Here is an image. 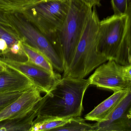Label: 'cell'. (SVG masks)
<instances>
[{
    "label": "cell",
    "instance_id": "1",
    "mask_svg": "<svg viewBox=\"0 0 131 131\" xmlns=\"http://www.w3.org/2000/svg\"><path fill=\"white\" fill-rule=\"evenodd\" d=\"M90 85L88 79L62 77L42 97L37 115L61 118L81 117L85 93Z\"/></svg>",
    "mask_w": 131,
    "mask_h": 131
},
{
    "label": "cell",
    "instance_id": "2",
    "mask_svg": "<svg viewBox=\"0 0 131 131\" xmlns=\"http://www.w3.org/2000/svg\"><path fill=\"white\" fill-rule=\"evenodd\" d=\"M89 14L69 66L63 77L82 79L107 61L97 50L100 20L95 7Z\"/></svg>",
    "mask_w": 131,
    "mask_h": 131
},
{
    "label": "cell",
    "instance_id": "3",
    "mask_svg": "<svg viewBox=\"0 0 131 131\" xmlns=\"http://www.w3.org/2000/svg\"><path fill=\"white\" fill-rule=\"evenodd\" d=\"M92 9L80 0H71L65 21L51 41L63 59L64 71L73 58Z\"/></svg>",
    "mask_w": 131,
    "mask_h": 131
},
{
    "label": "cell",
    "instance_id": "4",
    "mask_svg": "<svg viewBox=\"0 0 131 131\" xmlns=\"http://www.w3.org/2000/svg\"><path fill=\"white\" fill-rule=\"evenodd\" d=\"M71 2L46 0L34 5L21 14L51 41L64 22Z\"/></svg>",
    "mask_w": 131,
    "mask_h": 131
},
{
    "label": "cell",
    "instance_id": "5",
    "mask_svg": "<svg viewBox=\"0 0 131 131\" xmlns=\"http://www.w3.org/2000/svg\"><path fill=\"white\" fill-rule=\"evenodd\" d=\"M5 15L9 24L17 32L23 41L45 55L54 68L64 72L63 59L47 37L20 13H5Z\"/></svg>",
    "mask_w": 131,
    "mask_h": 131
},
{
    "label": "cell",
    "instance_id": "6",
    "mask_svg": "<svg viewBox=\"0 0 131 131\" xmlns=\"http://www.w3.org/2000/svg\"><path fill=\"white\" fill-rule=\"evenodd\" d=\"M127 14H114L100 21L98 41L99 53L107 61H116L127 29Z\"/></svg>",
    "mask_w": 131,
    "mask_h": 131
},
{
    "label": "cell",
    "instance_id": "7",
    "mask_svg": "<svg viewBox=\"0 0 131 131\" xmlns=\"http://www.w3.org/2000/svg\"><path fill=\"white\" fill-rule=\"evenodd\" d=\"M88 79L90 85L114 92L131 90V82L125 76L124 66L114 60L101 65Z\"/></svg>",
    "mask_w": 131,
    "mask_h": 131
},
{
    "label": "cell",
    "instance_id": "8",
    "mask_svg": "<svg viewBox=\"0 0 131 131\" xmlns=\"http://www.w3.org/2000/svg\"><path fill=\"white\" fill-rule=\"evenodd\" d=\"M0 61L7 67L24 74L30 78L41 92H49L62 78L60 74L51 72L30 62H20L0 57Z\"/></svg>",
    "mask_w": 131,
    "mask_h": 131
},
{
    "label": "cell",
    "instance_id": "9",
    "mask_svg": "<svg viewBox=\"0 0 131 131\" xmlns=\"http://www.w3.org/2000/svg\"><path fill=\"white\" fill-rule=\"evenodd\" d=\"M41 92L35 86L23 92L16 100L0 111V122L25 114L32 110L42 99Z\"/></svg>",
    "mask_w": 131,
    "mask_h": 131
},
{
    "label": "cell",
    "instance_id": "10",
    "mask_svg": "<svg viewBox=\"0 0 131 131\" xmlns=\"http://www.w3.org/2000/svg\"><path fill=\"white\" fill-rule=\"evenodd\" d=\"M30 78L10 68L0 71V94L24 91L35 87Z\"/></svg>",
    "mask_w": 131,
    "mask_h": 131
},
{
    "label": "cell",
    "instance_id": "11",
    "mask_svg": "<svg viewBox=\"0 0 131 131\" xmlns=\"http://www.w3.org/2000/svg\"><path fill=\"white\" fill-rule=\"evenodd\" d=\"M128 91L115 92L111 96L103 101L85 115V119L86 120L96 122H101L105 120Z\"/></svg>",
    "mask_w": 131,
    "mask_h": 131
},
{
    "label": "cell",
    "instance_id": "12",
    "mask_svg": "<svg viewBox=\"0 0 131 131\" xmlns=\"http://www.w3.org/2000/svg\"><path fill=\"white\" fill-rule=\"evenodd\" d=\"M40 101L28 113L0 122V131H29L37 117Z\"/></svg>",
    "mask_w": 131,
    "mask_h": 131
},
{
    "label": "cell",
    "instance_id": "13",
    "mask_svg": "<svg viewBox=\"0 0 131 131\" xmlns=\"http://www.w3.org/2000/svg\"><path fill=\"white\" fill-rule=\"evenodd\" d=\"M72 118L37 115L33 122L29 131H52L64 125Z\"/></svg>",
    "mask_w": 131,
    "mask_h": 131
},
{
    "label": "cell",
    "instance_id": "14",
    "mask_svg": "<svg viewBox=\"0 0 131 131\" xmlns=\"http://www.w3.org/2000/svg\"><path fill=\"white\" fill-rule=\"evenodd\" d=\"M22 44L28 61L48 71L54 72L53 65L45 55L39 50L30 46L23 40Z\"/></svg>",
    "mask_w": 131,
    "mask_h": 131
},
{
    "label": "cell",
    "instance_id": "15",
    "mask_svg": "<svg viewBox=\"0 0 131 131\" xmlns=\"http://www.w3.org/2000/svg\"><path fill=\"white\" fill-rule=\"evenodd\" d=\"M127 14L128 21L127 33L115 61L123 66L131 64V7Z\"/></svg>",
    "mask_w": 131,
    "mask_h": 131
},
{
    "label": "cell",
    "instance_id": "16",
    "mask_svg": "<svg viewBox=\"0 0 131 131\" xmlns=\"http://www.w3.org/2000/svg\"><path fill=\"white\" fill-rule=\"evenodd\" d=\"M46 0H0V11L5 13H22L34 5Z\"/></svg>",
    "mask_w": 131,
    "mask_h": 131
},
{
    "label": "cell",
    "instance_id": "17",
    "mask_svg": "<svg viewBox=\"0 0 131 131\" xmlns=\"http://www.w3.org/2000/svg\"><path fill=\"white\" fill-rule=\"evenodd\" d=\"M93 127L94 131H131V115L128 114L107 124L97 122Z\"/></svg>",
    "mask_w": 131,
    "mask_h": 131
},
{
    "label": "cell",
    "instance_id": "18",
    "mask_svg": "<svg viewBox=\"0 0 131 131\" xmlns=\"http://www.w3.org/2000/svg\"><path fill=\"white\" fill-rule=\"evenodd\" d=\"M131 107V90L122 98L105 120L99 122L101 124L110 123L129 114Z\"/></svg>",
    "mask_w": 131,
    "mask_h": 131
},
{
    "label": "cell",
    "instance_id": "19",
    "mask_svg": "<svg viewBox=\"0 0 131 131\" xmlns=\"http://www.w3.org/2000/svg\"><path fill=\"white\" fill-rule=\"evenodd\" d=\"M85 119L81 117L72 118L71 120L61 127L52 130L53 131H94L93 124L86 123Z\"/></svg>",
    "mask_w": 131,
    "mask_h": 131
},
{
    "label": "cell",
    "instance_id": "20",
    "mask_svg": "<svg viewBox=\"0 0 131 131\" xmlns=\"http://www.w3.org/2000/svg\"><path fill=\"white\" fill-rule=\"evenodd\" d=\"M0 38L4 39L10 47L21 39L20 37L11 25L0 24Z\"/></svg>",
    "mask_w": 131,
    "mask_h": 131
},
{
    "label": "cell",
    "instance_id": "21",
    "mask_svg": "<svg viewBox=\"0 0 131 131\" xmlns=\"http://www.w3.org/2000/svg\"><path fill=\"white\" fill-rule=\"evenodd\" d=\"M114 14H127L131 7V0H111Z\"/></svg>",
    "mask_w": 131,
    "mask_h": 131
},
{
    "label": "cell",
    "instance_id": "22",
    "mask_svg": "<svg viewBox=\"0 0 131 131\" xmlns=\"http://www.w3.org/2000/svg\"><path fill=\"white\" fill-rule=\"evenodd\" d=\"M23 92L1 94H0V111L7 105L16 100L22 94Z\"/></svg>",
    "mask_w": 131,
    "mask_h": 131
},
{
    "label": "cell",
    "instance_id": "23",
    "mask_svg": "<svg viewBox=\"0 0 131 131\" xmlns=\"http://www.w3.org/2000/svg\"><path fill=\"white\" fill-rule=\"evenodd\" d=\"M90 7L92 8L96 6L100 7L101 0H80Z\"/></svg>",
    "mask_w": 131,
    "mask_h": 131
},
{
    "label": "cell",
    "instance_id": "24",
    "mask_svg": "<svg viewBox=\"0 0 131 131\" xmlns=\"http://www.w3.org/2000/svg\"><path fill=\"white\" fill-rule=\"evenodd\" d=\"M8 51V47L7 42L4 39L0 38V52L2 53V57Z\"/></svg>",
    "mask_w": 131,
    "mask_h": 131
},
{
    "label": "cell",
    "instance_id": "25",
    "mask_svg": "<svg viewBox=\"0 0 131 131\" xmlns=\"http://www.w3.org/2000/svg\"><path fill=\"white\" fill-rule=\"evenodd\" d=\"M0 24L7 25H11L7 18L5 12L0 11Z\"/></svg>",
    "mask_w": 131,
    "mask_h": 131
},
{
    "label": "cell",
    "instance_id": "26",
    "mask_svg": "<svg viewBox=\"0 0 131 131\" xmlns=\"http://www.w3.org/2000/svg\"><path fill=\"white\" fill-rule=\"evenodd\" d=\"M124 72L125 76L131 82V64L124 66Z\"/></svg>",
    "mask_w": 131,
    "mask_h": 131
},
{
    "label": "cell",
    "instance_id": "27",
    "mask_svg": "<svg viewBox=\"0 0 131 131\" xmlns=\"http://www.w3.org/2000/svg\"><path fill=\"white\" fill-rule=\"evenodd\" d=\"M7 68V67L4 64L0 61V71L6 70Z\"/></svg>",
    "mask_w": 131,
    "mask_h": 131
},
{
    "label": "cell",
    "instance_id": "28",
    "mask_svg": "<svg viewBox=\"0 0 131 131\" xmlns=\"http://www.w3.org/2000/svg\"><path fill=\"white\" fill-rule=\"evenodd\" d=\"M129 114L131 115V107L130 108V110H129Z\"/></svg>",
    "mask_w": 131,
    "mask_h": 131
},
{
    "label": "cell",
    "instance_id": "29",
    "mask_svg": "<svg viewBox=\"0 0 131 131\" xmlns=\"http://www.w3.org/2000/svg\"><path fill=\"white\" fill-rule=\"evenodd\" d=\"M0 57H2V53L1 52H0Z\"/></svg>",
    "mask_w": 131,
    "mask_h": 131
}]
</instances>
